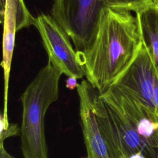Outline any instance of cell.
I'll use <instances>...</instances> for the list:
<instances>
[{
  "mask_svg": "<svg viewBox=\"0 0 158 158\" xmlns=\"http://www.w3.org/2000/svg\"><path fill=\"white\" fill-rule=\"evenodd\" d=\"M95 112L111 158H158V117L144 104L112 86L97 92Z\"/></svg>",
  "mask_w": 158,
  "mask_h": 158,
  "instance_id": "obj_1",
  "label": "cell"
},
{
  "mask_svg": "<svg viewBox=\"0 0 158 158\" xmlns=\"http://www.w3.org/2000/svg\"><path fill=\"white\" fill-rule=\"evenodd\" d=\"M141 44L136 16L105 7L96 36L78 54L85 77L101 94L115 83L136 56Z\"/></svg>",
  "mask_w": 158,
  "mask_h": 158,
  "instance_id": "obj_2",
  "label": "cell"
},
{
  "mask_svg": "<svg viewBox=\"0 0 158 158\" xmlns=\"http://www.w3.org/2000/svg\"><path fill=\"white\" fill-rule=\"evenodd\" d=\"M61 75L48 61L21 95L20 138L24 158H48L44 118L51 104L59 98Z\"/></svg>",
  "mask_w": 158,
  "mask_h": 158,
  "instance_id": "obj_3",
  "label": "cell"
},
{
  "mask_svg": "<svg viewBox=\"0 0 158 158\" xmlns=\"http://www.w3.org/2000/svg\"><path fill=\"white\" fill-rule=\"evenodd\" d=\"M104 7L102 0H53L51 16L80 54L93 42Z\"/></svg>",
  "mask_w": 158,
  "mask_h": 158,
  "instance_id": "obj_4",
  "label": "cell"
},
{
  "mask_svg": "<svg viewBox=\"0 0 158 158\" xmlns=\"http://www.w3.org/2000/svg\"><path fill=\"white\" fill-rule=\"evenodd\" d=\"M112 86L158 115V69L142 42L132 61Z\"/></svg>",
  "mask_w": 158,
  "mask_h": 158,
  "instance_id": "obj_5",
  "label": "cell"
},
{
  "mask_svg": "<svg viewBox=\"0 0 158 158\" xmlns=\"http://www.w3.org/2000/svg\"><path fill=\"white\" fill-rule=\"evenodd\" d=\"M35 26L41 38L48 56V61L62 74L77 79L85 76L78 52L66 31L51 16L40 14L36 17Z\"/></svg>",
  "mask_w": 158,
  "mask_h": 158,
  "instance_id": "obj_6",
  "label": "cell"
},
{
  "mask_svg": "<svg viewBox=\"0 0 158 158\" xmlns=\"http://www.w3.org/2000/svg\"><path fill=\"white\" fill-rule=\"evenodd\" d=\"M77 89L79 98L80 123L88 158H111L95 112L97 91L87 80H83L78 83Z\"/></svg>",
  "mask_w": 158,
  "mask_h": 158,
  "instance_id": "obj_7",
  "label": "cell"
},
{
  "mask_svg": "<svg viewBox=\"0 0 158 158\" xmlns=\"http://www.w3.org/2000/svg\"><path fill=\"white\" fill-rule=\"evenodd\" d=\"M2 60L1 66L4 73V102L2 116L6 126L9 122L7 115L8 89L10 72L15 44V36L17 31V2L16 0H6V7L2 16Z\"/></svg>",
  "mask_w": 158,
  "mask_h": 158,
  "instance_id": "obj_8",
  "label": "cell"
},
{
  "mask_svg": "<svg viewBox=\"0 0 158 158\" xmlns=\"http://www.w3.org/2000/svg\"><path fill=\"white\" fill-rule=\"evenodd\" d=\"M135 16L141 42L158 69V6L152 4Z\"/></svg>",
  "mask_w": 158,
  "mask_h": 158,
  "instance_id": "obj_9",
  "label": "cell"
},
{
  "mask_svg": "<svg viewBox=\"0 0 158 158\" xmlns=\"http://www.w3.org/2000/svg\"><path fill=\"white\" fill-rule=\"evenodd\" d=\"M105 7L116 10L138 12L153 4L152 0H102Z\"/></svg>",
  "mask_w": 158,
  "mask_h": 158,
  "instance_id": "obj_10",
  "label": "cell"
},
{
  "mask_svg": "<svg viewBox=\"0 0 158 158\" xmlns=\"http://www.w3.org/2000/svg\"><path fill=\"white\" fill-rule=\"evenodd\" d=\"M20 134V127L17 123H9L7 130L0 132V144H3L4 141L9 137L17 136Z\"/></svg>",
  "mask_w": 158,
  "mask_h": 158,
  "instance_id": "obj_11",
  "label": "cell"
},
{
  "mask_svg": "<svg viewBox=\"0 0 158 158\" xmlns=\"http://www.w3.org/2000/svg\"><path fill=\"white\" fill-rule=\"evenodd\" d=\"M65 86L67 88L73 90L77 88L78 83H77V78L73 77H68L66 79Z\"/></svg>",
  "mask_w": 158,
  "mask_h": 158,
  "instance_id": "obj_12",
  "label": "cell"
},
{
  "mask_svg": "<svg viewBox=\"0 0 158 158\" xmlns=\"http://www.w3.org/2000/svg\"><path fill=\"white\" fill-rule=\"evenodd\" d=\"M0 158H14L7 152L3 144H0Z\"/></svg>",
  "mask_w": 158,
  "mask_h": 158,
  "instance_id": "obj_13",
  "label": "cell"
},
{
  "mask_svg": "<svg viewBox=\"0 0 158 158\" xmlns=\"http://www.w3.org/2000/svg\"><path fill=\"white\" fill-rule=\"evenodd\" d=\"M0 2H1V16L2 17L3 14H4V9H5V7H6V0H0Z\"/></svg>",
  "mask_w": 158,
  "mask_h": 158,
  "instance_id": "obj_14",
  "label": "cell"
},
{
  "mask_svg": "<svg viewBox=\"0 0 158 158\" xmlns=\"http://www.w3.org/2000/svg\"><path fill=\"white\" fill-rule=\"evenodd\" d=\"M129 158H145V157L142 154H141L139 153H137V154H135L132 155Z\"/></svg>",
  "mask_w": 158,
  "mask_h": 158,
  "instance_id": "obj_15",
  "label": "cell"
},
{
  "mask_svg": "<svg viewBox=\"0 0 158 158\" xmlns=\"http://www.w3.org/2000/svg\"><path fill=\"white\" fill-rule=\"evenodd\" d=\"M153 1V4H155L156 6H158V0H152Z\"/></svg>",
  "mask_w": 158,
  "mask_h": 158,
  "instance_id": "obj_16",
  "label": "cell"
},
{
  "mask_svg": "<svg viewBox=\"0 0 158 158\" xmlns=\"http://www.w3.org/2000/svg\"><path fill=\"white\" fill-rule=\"evenodd\" d=\"M157 117H158V115H157Z\"/></svg>",
  "mask_w": 158,
  "mask_h": 158,
  "instance_id": "obj_17",
  "label": "cell"
}]
</instances>
